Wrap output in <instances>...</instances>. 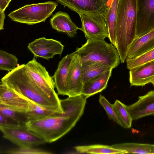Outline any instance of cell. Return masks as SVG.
<instances>
[{"mask_svg":"<svg viewBox=\"0 0 154 154\" xmlns=\"http://www.w3.org/2000/svg\"><path fill=\"white\" fill-rule=\"evenodd\" d=\"M117 149L125 151L127 153L154 154V145L152 144L123 143L111 146Z\"/></svg>","mask_w":154,"mask_h":154,"instance_id":"cell-23","label":"cell"},{"mask_svg":"<svg viewBox=\"0 0 154 154\" xmlns=\"http://www.w3.org/2000/svg\"><path fill=\"white\" fill-rule=\"evenodd\" d=\"M126 108L133 120L154 114V91L151 90L143 96H139L135 103Z\"/></svg>","mask_w":154,"mask_h":154,"instance_id":"cell-13","label":"cell"},{"mask_svg":"<svg viewBox=\"0 0 154 154\" xmlns=\"http://www.w3.org/2000/svg\"><path fill=\"white\" fill-rule=\"evenodd\" d=\"M113 104L116 116L122 123V127L125 128H130L133 120L126 109V105L118 100Z\"/></svg>","mask_w":154,"mask_h":154,"instance_id":"cell-25","label":"cell"},{"mask_svg":"<svg viewBox=\"0 0 154 154\" xmlns=\"http://www.w3.org/2000/svg\"><path fill=\"white\" fill-rule=\"evenodd\" d=\"M154 29V0H137L135 38Z\"/></svg>","mask_w":154,"mask_h":154,"instance_id":"cell-9","label":"cell"},{"mask_svg":"<svg viewBox=\"0 0 154 154\" xmlns=\"http://www.w3.org/2000/svg\"><path fill=\"white\" fill-rule=\"evenodd\" d=\"M112 70L107 71L90 79L84 84L81 95L87 98L105 89Z\"/></svg>","mask_w":154,"mask_h":154,"instance_id":"cell-19","label":"cell"},{"mask_svg":"<svg viewBox=\"0 0 154 154\" xmlns=\"http://www.w3.org/2000/svg\"><path fill=\"white\" fill-rule=\"evenodd\" d=\"M28 100L29 103V108L25 112L27 122L40 120L63 112V109L44 107Z\"/></svg>","mask_w":154,"mask_h":154,"instance_id":"cell-20","label":"cell"},{"mask_svg":"<svg viewBox=\"0 0 154 154\" xmlns=\"http://www.w3.org/2000/svg\"><path fill=\"white\" fill-rule=\"evenodd\" d=\"M12 0H0V9L5 11Z\"/></svg>","mask_w":154,"mask_h":154,"instance_id":"cell-33","label":"cell"},{"mask_svg":"<svg viewBox=\"0 0 154 154\" xmlns=\"http://www.w3.org/2000/svg\"><path fill=\"white\" fill-rule=\"evenodd\" d=\"M50 23L53 29L71 38L74 37L77 31L81 29L72 22L67 13L61 11H57L53 16L50 19Z\"/></svg>","mask_w":154,"mask_h":154,"instance_id":"cell-17","label":"cell"},{"mask_svg":"<svg viewBox=\"0 0 154 154\" xmlns=\"http://www.w3.org/2000/svg\"><path fill=\"white\" fill-rule=\"evenodd\" d=\"M81 62H97L107 65L113 69L118 66L120 58L118 51L112 43L103 39H88L75 51Z\"/></svg>","mask_w":154,"mask_h":154,"instance_id":"cell-4","label":"cell"},{"mask_svg":"<svg viewBox=\"0 0 154 154\" xmlns=\"http://www.w3.org/2000/svg\"><path fill=\"white\" fill-rule=\"evenodd\" d=\"M27 47L34 56L48 60L55 55H61L64 46L60 41L43 37L29 43Z\"/></svg>","mask_w":154,"mask_h":154,"instance_id":"cell-10","label":"cell"},{"mask_svg":"<svg viewBox=\"0 0 154 154\" xmlns=\"http://www.w3.org/2000/svg\"><path fill=\"white\" fill-rule=\"evenodd\" d=\"M137 0H119L115 23L116 48L120 61L125 62L136 36Z\"/></svg>","mask_w":154,"mask_h":154,"instance_id":"cell-2","label":"cell"},{"mask_svg":"<svg viewBox=\"0 0 154 154\" xmlns=\"http://www.w3.org/2000/svg\"><path fill=\"white\" fill-rule=\"evenodd\" d=\"M0 130L3 137L19 147H34L42 145L45 141L39 136L28 130L25 124L10 127H2Z\"/></svg>","mask_w":154,"mask_h":154,"instance_id":"cell-8","label":"cell"},{"mask_svg":"<svg viewBox=\"0 0 154 154\" xmlns=\"http://www.w3.org/2000/svg\"><path fill=\"white\" fill-rule=\"evenodd\" d=\"M7 153L10 154H51L52 153L40 148H35L34 146L19 147V148L8 151Z\"/></svg>","mask_w":154,"mask_h":154,"instance_id":"cell-30","label":"cell"},{"mask_svg":"<svg viewBox=\"0 0 154 154\" xmlns=\"http://www.w3.org/2000/svg\"><path fill=\"white\" fill-rule=\"evenodd\" d=\"M153 49H154V29L134 40L128 49L126 59L138 56Z\"/></svg>","mask_w":154,"mask_h":154,"instance_id":"cell-18","label":"cell"},{"mask_svg":"<svg viewBox=\"0 0 154 154\" xmlns=\"http://www.w3.org/2000/svg\"><path fill=\"white\" fill-rule=\"evenodd\" d=\"M82 22L80 30L87 39H104L109 38L108 26L105 15L99 13H78Z\"/></svg>","mask_w":154,"mask_h":154,"instance_id":"cell-7","label":"cell"},{"mask_svg":"<svg viewBox=\"0 0 154 154\" xmlns=\"http://www.w3.org/2000/svg\"><path fill=\"white\" fill-rule=\"evenodd\" d=\"M127 67L131 69L154 60V49L143 54L130 58L126 59Z\"/></svg>","mask_w":154,"mask_h":154,"instance_id":"cell-27","label":"cell"},{"mask_svg":"<svg viewBox=\"0 0 154 154\" xmlns=\"http://www.w3.org/2000/svg\"><path fill=\"white\" fill-rule=\"evenodd\" d=\"M75 151L79 153L89 154H125V151L112 147L111 146L101 144L78 146H75Z\"/></svg>","mask_w":154,"mask_h":154,"instance_id":"cell-22","label":"cell"},{"mask_svg":"<svg viewBox=\"0 0 154 154\" xmlns=\"http://www.w3.org/2000/svg\"><path fill=\"white\" fill-rule=\"evenodd\" d=\"M129 81L131 86L143 87L151 83L154 85V60L130 69Z\"/></svg>","mask_w":154,"mask_h":154,"instance_id":"cell-14","label":"cell"},{"mask_svg":"<svg viewBox=\"0 0 154 154\" xmlns=\"http://www.w3.org/2000/svg\"><path fill=\"white\" fill-rule=\"evenodd\" d=\"M99 101L105 109L109 118L122 127V125L118 118L114 110L113 104L110 103L106 98L100 94Z\"/></svg>","mask_w":154,"mask_h":154,"instance_id":"cell-29","label":"cell"},{"mask_svg":"<svg viewBox=\"0 0 154 154\" xmlns=\"http://www.w3.org/2000/svg\"><path fill=\"white\" fill-rule=\"evenodd\" d=\"M119 1L111 0L110 5L109 6L105 15L108 29V38L115 48V23Z\"/></svg>","mask_w":154,"mask_h":154,"instance_id":"cell-24","label":"cell"},{"mask_svg":"<svg viewBox=\"0 0 154 154\" xmlns=\"http://www.w3.org/2000/svg\"><path fill=\"white\" fill-rule=\"evenodd\" d=\"M58 5V3L51 1L26 5L12 11L8 16L13 21L32 25L45 22Z\"/></svg>","mask_w":154,"mask_h":154,"instance_id":"cell-6","label":"cell"},{"mask_svg":"<svg viewBox=\"0 0 154 154\" xmlns=\"http://www.w3.org/2000/svg\"><path fill=\"white\" fill-rule=\"evenodd\" d=\"M113 68L101 63L89 61L82 63L81 72L84 84L93 78Z\"/></svg>","mask_w":154,"mask_h":154,"instance_id":"cell-21","label":"cell"},{"mask_svg":"<svg viewBox=\"0 0 154 154\" xmlns=\"http://www.w3.org/2000/svg\"><path fill=\"white\" fill-rule=\"evenodd\" d=\"M75 51L63 57L59 62L57 69L52 77L58 94L68 96L66 79L69 65Z\"/></svg>","mask_w":154,"mask_h":154,"instance_id":"cell-16","label":"cell"},{"mask_svg":"<svg viewBox=\"0 0 154 154\" xmlns=\"http://www.w3.org/2000/svg\"><path fill=\"white\" fill-rule=\"evenodd\" d=\"M18 124L8 118L0 112V128L19 125Z\"/></svg>","mask_w":154,"mask_h":154,"instance_id":"cell-31","label":"cell"},{"mask_svg":"<svg viewBox=\"0 0 154 154\" xmlns=\"http://www.w3.org/2000/svg\"><path fill=\"white\" fill-rule=\"evenodd\" d=\"M107 1L108 3V2H111V0H107Z\"/></svg>","mask_w":154,"mask_h":154,"instance_id":"cell-35","label":"cell"},{"mask_svg":"<svg viewBox=\"0 0 154 154\" xmlns=\"http://www.w3.org/2000/svg\"><path fill=\"white\" fill-rule=\"evenodd\" d=\"M82 62L75 51L69 66L66 79L68 97L81 95L84 85L81 72Z\"/></svg>","mask_w":154,"mask_h":154,"instance_id":"cell-12","label":"cell"},{"mask_svg":"<svg viewBox=\"0 0 154 154\" xmlns=\"http://www.w3.org/2000/svg\"><path fill=\"white\" fill-rule=\"evenodd\" d=\"M3 82L2 81L0 82V88L3 85Z\"/></svg>","mask_w":154,"mask_h":154,"instance_id":"cell-34","label":"cell"},{"mask_svg":"<svg viewBox=\"0 0 154 154\" xmlns=\"http://www.w3.org/2000/svg\"><path fill=\"white\" fill-rule=\"evenodd\" d=\"M0 102L22 112H26L29 106L27 99L12 91L3 83L0 88Z\"/></svg>","mask_w":154,"mask_h":154,"instance_id":"cell-15","label":"cell"},{"mask_svg":"<svg viewBox=\"0 0 154 154\" xmlns=\"http://www.w3.org/2000/svg\"><path fill=\"white\" fill-rule=\"evenodd\" d=\"M19 65L17 57L0 49V69L9 72Z\"/></svg>","mask_w":154,"mask_h":154,"instance_id":"cell-28","label":"cell"},{"mask_svg":"<svg viewBox=\"0 0 154 154\" xmlns=\"http://www.w3.org/2000/svg\"><path fill=\"white\" fill-rule=\"evenodd\" d=\"M0 112L20 125H25L27 122L25 112L16 110L0 102Z\"/></svg>","mask_w":154,"mask_h":154,"instance_id":"cell-26","label":"cell"},{"mask_svg":"<svg viewBox=\"0 0 154 154\" xmlns=\"http://www.w3.org/2000/svg\"><path fill=\"white\" fill-rule=\"evenodd\" d=\"M5 18V11L0 9V30L4 29V22Z\"/></svg>","mask_w":154,"mask_h":154,"instance_id":"cell-32","label":"cell"},{"mask_svg":"<svg viewBox=\"0 0 154 154\" xmlns=\"http://www.w3.org/2000/svg\"><path fill=\"white\" fill-rule=\"evenodd\" d=\"M64 7L77 13H99L105 15L109 6L107 0H56Z\"/></svg>","mask_w":154,"mask_h":154,"instance_id":"cell-11","label":"cell"},{"mask_svg":"<svg viewBox=\"0 0 154 154\" xmlns=\"http://www.w3.org/2000/svg\"><path fill=\"white\" fill-rule=\"evenodd\" d=\"M26 72L37 89L56 106L62 108L60 99L54 90L55 85L45 67L35 58L25 64Z\"/></svg>","mask_w":154,"mask_h":154,"instance_id":"cell-5","label":"cell"},{"mask_svg":"<svg viewBox=\"0 0 154 154\" xmlns=\"http://www.w3.org/2000/svg\"><path fill=\"white\" fill-rule=\"evenodd\" d=\"M87 98L83 95L60 99L62 113L29 121L25 126L29 131L51 143L59 139L72 128L84 112Z\"/></svg>","mask_w":154,"mask_h":154,"instance_id":"cell-1","label":"cell"},{"mask_svg":"<svg viewBox=\"0 0 154 154\" xmlns=\"http://www.w3.org/2000/svg\"><path fill=\"white\" fill-rule=\"evenodd\" d=\"M25 65H18L2 77L1 81L12 91L38 105L63 110L56 106L35 87L26 72Z\"/></svg>","mask_w":154,"mask_h":154,"instance_id":"cell-3","label":"cell"}]
</instances>
